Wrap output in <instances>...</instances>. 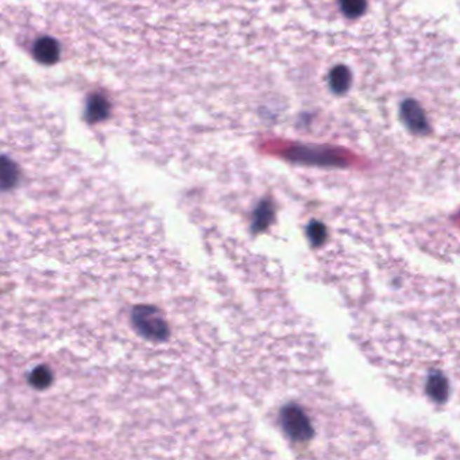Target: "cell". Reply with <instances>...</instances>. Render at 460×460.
<instances>
[{
	"instance_id": "6da1fadb",
	"label": "cell",
	"mask_w": 460,
	"mask_h": 460,
	"mask_svg": "<svg viewBox=\"0 0 460 460\" xmlns=\"http://www.w3.org/2000/svg\"><path fill=\"white\" fill-rule=\"evenodd\" d=\"M131 324L142 337L150 341H166L170 337L169 323L161 309L153 305H137L131 311Z\"/></svg>"
},
{
	"instance_id": "7a4b0ae2",
	"label": "cell",
	"mask_w": 460,
	"mask_h": 460,
	"mask_svg": "<svg viewBox=\"0 0 460 460\" xmlns=\"http://www.w3.org/2000/svg\"><path fill=\"white\" fill-rule=\"evenodd\" d=\"M280 420L283 432L293 442H308L315 433L306 413L296 404L283 407L280 412Z\"/></svg>"
},
{
	"instance_id": "3957f363",
	"label": "cell",
	"mask_w": 460,
	"mask_h": 460,
	"mask_svg": "<svg viewBox=\"0 0 460 460\" xmlns=\"http://www.w3.org/2000/svg\"><path fill=\"white\" fill-rule=\"evenodd\" d=\"M401 118L407 128L416 134H426L429 131L424 109L412 99H407L401 104Z\"/></svg>"
},
{
	"instance_id": "277c9868",
	"label": "cell",
	"mask_w": 460,
	"mask_h": 460,
	"mask_svg": "<svg viewBox=\"0 0 460 460\" xmlns=\"http://www.w3.org/2000/svg\"><path fill=\"white\" fill-rule=\"evenodd\" d=\"M60 45L50 36H42L36 41L33 54L38 62L45 65H53L60 58Z\"/></svg>"
},
{
	"instance_id": "5b68a950",
	"label": "cell",
	"mask_w": 460,
	"mask_h": 460,
	"mask_svg": "<svg viewBox=\"0 0 460 460\" xmlns=\"http://www.w3.org/2000/svg\"><path fill=\"white\" fill-rule=\"evenodd\" d=\"M109 114V103L103 95H93L87 103L86 118L89 123H96L104 121Z\"/></svg>"
},
{
	"instance_id": "8992f818",
	"label": "cell",
	"mask_w": 460,
	"mask_h": 460,
	"mask_svg": "<svg viewBox=\"0 0 460 460\" xmlns=\"http://www.w3.org/2000/svg\"><path fill=\"white\" fill-rule=\"evenodd\" d=\"M274 217V208H273V203L270 200H262L255 211H254V217H252V226L251 230L252 232H259L267 229V226L270 224V222Z\"/></svg>"
},
{
	"instance_id": "52a82bcc",
	"label": "cell",
	"mask_w": 460,
	"mask_h": 460,
	"mask_svg": "<svg viewBox=\"0 0 460 460\" xmlns=\"http://www.w3.org/2000/svg\"><path fill=\"white\" fill-rule=\"evenodd\" d=\"M351 86V72L344 65H337L330 72V87L337 93H346Z\"/></svg>"
},
{
	"instance_id": "ba28073f",
	"label": "cell",
	"mask_w": 460,
	"mask_h": 460,
	"mask_svg": "<svg viewBox=\"0 0 460 460\" xmlns=\"http://www.w3.org/2000/svg\"><path fill=\"white\" fill-rule=\"evenodd\" d=\"M53 372L45 365L34 367L27 377L29 385L36 390L48 389L53 384Z\"/></svg>"
},
{
	"instance_id": "9c48e42d",
	"label": "cell",
	"mask_w": 460,
	"mask_h": 460,
	"mask_svg": "<svg viewBox=\"0 0 460 460\" xmlns=\"http://www.w3.org/2000/svg\"><path fill=\"white\" fill-rule=\"evenodd\" d=\"M426 390H428V394L436 402H442V401H445V398L448 395V382H447V379L442 377V374L435 372L428 379Z\"/></svg>"
},
{
	"instance_id": "30bf717a",
	"label": "cell",
	"mask_w": 460,
	"mask_h": 460,
	"mask_svg": "<svg viewBox=\"0 0 460 460\" xmlns=\"http://www.w3.org/2000/svg\"><path fill=\"white\" fill-rule=\"evenodd\" d=\"M18 166L7 157L1 158V188L3 191H8L10 188L15 187L18 182Z\"/></svg>"
},
{
	"instance_id": "8fae6325",
	"label": "cell",
	"mask_w": 460,
	"mask_h": 460,
	"mask_svg": "<svg viewBox=\"0 0 460 460\" xmlns=\"http://www.w3.org/2000/svg\"><path fill=\"white\" fill-rule=\"evenodd\" d=\"M340 8L347 18H359L367 8V0H340Z\"/></svg>"
},
{
	"instance_id": "7c38bea8",
	"label": "cell",
	"mask_w": 460,
	"mask_h": 460,
	"mask_svg": "<svg viewBox=\"0 0 460 460\" xmlns=\"http://www.w3.org/2000/svg\"><path fill=\"white\" fill-rule=\"evenodd\" d=\"M306 232H308V238L313 246H319L327 238V230L319 222H312L308 226Z\"/></svg>"
}]
</instances>
